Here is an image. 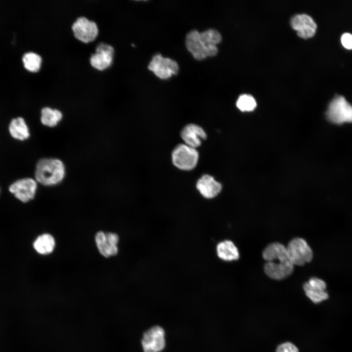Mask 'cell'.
Returning a JSON list of instances; mask_svg holds the SVG:
<instances>
[{
  "label": "cell",
  "instance_id": "obj_1",
  "mask_svg": "<svg viewBox=\"0 0 352 352\" xmlns=\"http://www.w3.org/2000/svg\"><path fill=\"white\" fill-rule=\"evenodd\" d=\"M263 257L266 261L264 272L273 279H285L293 271L294 265L288 256L286 247L279 242L268 244L263 252Z\"/></svg>",
  "mask_w": 352,
  "mask_h": 352
},
{
  "label": "cell",
  "instance_id": "obj_2",
  "mask_svg": "<svg viewBox=\"0 0 352 352\" xmlns=\"http://www.w3.org/2000/svg\"><path fill=\"white\" fill-rule=\"evenodd\" d=\"M221 40L220 34L215 29H209L200 33L194 30L186 35L185 44L195 59L201 60L217 54L218 49L216 45Z\"/></svg>",
  "mask_w": 352,
  "mask_h": 352
},
{
  "label": "cell",
  "instance_id": "obj_3",
  "mask_svg": "<svg viewBox=\"0 0 352 352\" xmlns=\"http://www.w3.org/2000/svg\"><path fill=\"white\" fill-rule=\"evenodd\" d=\"M66 175L64 163L56 158H44L37 163L35 170L36 180L46 186H52L61 183Z\"/></svg>",
  "mask_w": 352,
  "mask_h": 352
},
{
  "label": "cell",
  "instance_id": "obj_4",
  "mask_svg": "<svg viewBox=\"0 0 352 352\" xmlns=\"http://www.w3.org/2000/svg\"><path fill=\"white\" fill-rule=\"evenodd\" d=\"M326 117L330 122L335 125L352 123V105L344 96L335 95L329 104Z\"/></svg>",
  "mask_w": 352,
  "mask_h": 352
},
{
  "label": "cell",
  "instance_id": "obj_5",
  "mask_svg": "<svg viewBox=\"0 0 352 352\" xmlns=\"http://www.w3.org/2000/svg\"><path fill=\"white\" fill-rule=\"evenodd\" d=\"M74 38L78 41L87 44L93 42L99 35V27L95 21L81 16L77 18L71 25Z\"/></svg>",
  "mask_w": 352,
  "mask_h": 352
},
{
  "label": "cell",
  "instance_id": "obj_6",
  "mask_svg": "<svg viewBox=\"0 0 352 352\" xmlns=\"http://www.w3.org/2000/svg\"><path fill=\"white\" fill-rule=\"evenodd\" d=\"M114 55L113 45L105 42L99 43L94 48V52L90 55V66L96 70L104 71L112 66Z\"/></svg>",
  "mask_w": 352,
  "mask_h": 352
},
{
  "label": "cell",
  "instance_id": "obj_7",
  "mask_svg": "<svg viewBox=\"0 0 352 352\" xmlns=\"http://www.w3.org/2000/svg\"><path fill=\"white\" fill-rule=\"evenodd\" d=\"M198 153L197 150L185 144L177 145L172 154V161L177 168L189 171L195 168L198 160Z\"/></svg>",
  "mask_w": 352,
  "mask_h": 352
},
{
  "label": "cell",
  "instance_id": "obj_8",
  "mask_svg": "<svg viewBox=\"0 0 352 352\" xmlns=\"http://www.w3.org/2000/svg\"><path fill=\"white\" fill-rule=\"evenodd\" d=\"M286 248L288 256L294 265H303L310 262L313 258L311 248L302 238L293 239L289 242Z\"/></svg>",
  "mask_w": 352,
  "mask_h": 352
},
{
  "label": "cell",
  "instance_id": "obj_9",
  "mask_svg": "<svg viewBox=\"0 0 352 352\" xmlns=\"http://www.w3.org/2000/svg\"><path fill=\"white\" fill-rule=\"evenodd\" d=\"M165 345V332L161 327L154 326L143 333L141 346L144 352H161Z\"/></svg>",
  "mask_w": 352,
  "mask_h": 352
},
{
  "label": "cell",
  "instance_id": "obj_10",
  "mask_svg": "<svg viewBox=\"0 0 352 352\" xmlns=\"http://www.w3.org/2000/svg\"><path fill=\"white\" fill-rule=\"evenodd\" d=\"M148 68L158 78L167 79L173 75H176L179 70L177 62L168 58H164L160 54L153 56Z\"/></svg>",
  "mask_w": 352,
  "mask_h": 352
},
{
  "label": "cell",
  "instance_id": "obj_11",
  "mask_svg": "<svg viewBox=\"0 0 352 352\" xmlns=\"http://www.w3.org/2000/svg\"><path fill=\"white\" fill-rule=\"evenodd\" d=\"M94 240L99 252L103 257L109 258L117 255L119 242L117 234L100 231L96 233Z\"/></svg>",
  "mask_w": 352,
  "mask_h": 352
},
{
  "label": "cell",
  "instance_id": "obj_12",
  "mask_svg": "<svg viewBox=\"0 0 352 352\" xmlns=\"http://www.w3.org/2000/svg\"><path fill=\"white\" fill-rule=\"evenodd\" d=\"M37 188V182L31 178L19 179L9 187L10 192L23 202H27L34 198Z\"/></svg>",
  "mask_w": 352,
  "mask_h": 352
},
{
  "label": "cell",
  "instance_id": "obj_13",
  "mask_svg": "<svg viewBox=\"0 0 352 352\" xmlns=\"http://www.w3.org/2000/svg\"><path fill=\"white\" fill-rule=\"evenodd\" d=\"M290 24L296 31L298 36L303 39L313 37L317 28L316 24L313 19L305 14L294 16L290 20Z\"/></svg>",
  "mask_w": 352,
  "mask_h": 352
},
{
  "label": "cell",
  "instance_id": "obj_14",
  "mask_svg": "<svg viewBox=\"0 0 352 352\" xmlns=\"http://www.w3.org/2000/svg\"><path fill=\"white\" fill-rule=\"evenodd\" d=\"M180 136L185 144L195 149L199 147L202 141L207 137L204 130L195 124H189L184 126L181 131Z\"/></svg>",
  "mask_w": 352,
  "mask_h": 352
},
{
  "label": "cell",
  "instance_id": "obj_15",
  "mask_svg": "<svg viewBox=\"0 0 352 352\" xmlns=\"http://www.w3.org/2000/svg\"><path fill=\"white\" fill-rule=\"evenodd\" d=\"M196 187L200 194L206 199H212L221 192L222 186L209 175H203L197 181Z\"/></svg>",
  "mask_w": 352,
  "mask_h": 352
},
{
  "label": "cell",
  "instance_id": "obj_16",
  "mask_svg": "<svg viewBox=\"0 0 352 352\" xmlns=\"http://www.w3.org/2000/svg\"><path fill=\"white\" fill-rule=\"evenodd\" d=\"M216 250L218 258L224 261H235L239 258L238 248L230 240H224L219 242L216 245Z\"/></svg>",
  "mask_w": 352,
  "mask_h": 352
},
{
  "label": "cell",
  "instance_id": "obj_17",
  "mask_svg": "<svg viewBox=\"0 0 352 352\" xmlns=\"http://www.w3.org/2000/svg\"><path fill=\"white\" fill-rule=\"evenodd\" d=\"M55 246L56 242L54 238L48 233H44L39 236L33 243V247L36 251L43 255L52 253Z\"/></svg>",
  "mask_w": 352,
  "mask_h": 352
},
{
  "label": "cell",
  "instance_id": "obj_18",
  "mask_svg": "<svg viewBox=\"0 0 352 352\" xmlns=\"http://www.w3.org/2000/svg\"><path fill=\"white\" fill-rule=\"evenodd\" d=\"M9 131L13 137L20 140H25L30 135L28 128L24 119L21 117L11 120Z\"/></svg>",
  "mask_w": 352,
  "mask_h": 352
},
{
  "label": "cell",
  "instance_id": "obj_19",
  "mask_svg": "<svg viewBox=\"0 0 352 352\" xmlns=\"http://www.w3.org/2000/svg\"><path fill=\"white\" fill-rule=\"evenodd\" d=\"M41 114L42 123L48 127H55L63 118V113L61 110L48 107L43 108Z\"/></svg>",
  "mask_w": 352,
  "mask_h": 352
},
{
  "label": "cell",
  "instance_id": "obj_20",
  "mask_svg": "<svg viewBox=\"0 0 352 352\" xmlns=\"http://www.w3.org/2000/svg\"><path fill=\"white\" fill-rule=\"evenodd\" d=\"M303 289L306 295L315 304L320 303L329 298L325 290L308 282L304 283Z\"/></svg>",
  "mask_w": 352,
  "mask_h": 352
},
{
  "label": "cell",
  "instance_id": "obj_21",
  "mask_svg": "<svg viewBox=\"0 0 352 352\" xmlns=\"http://www.w3.org/2000/svg\"><path fill=\"white\" fill-rule=\"evenodd\" d=\"M22 60L24 67L28 71L37 72L41 68L42 64V58L38 53L29 51L25 53Z\"/></svg>",
  "mask_w": 352,
  "mask_h": 352
},
{
  "label": "cell",
  "instance_id": "obj_22",
  "mask_svg": "<svg viewBox=\"0 0 352 352\" xmlns=\"http://www.w3.org/2000/svg\"><path fill=\"white\" fill-rule=\"evenodd\" d=\"M236 105L242 111H251L257 106L256 102L253 96L249 94H242L238 98Z\"/></svg>",
  "mask_w": 352,
  "mask_h": 352
},
{
  "label": "cell",
  "instance_id": "obj_23",
  "mask_svg": "<svg viewBox=\"0 0 352 352\" xmlns=\"http://www.w3.org/2000/svg\"><path fill=\"white\" fill-rule=\"evenodd\" d=\"M276 352H299V350L293 344L287 342L279 345Z\"/></svg>",
  "mask_w": 352,
  "mask_h": 352
},
{
  "label": "cell",
  "instance_id": "obj_24",
  "mask_svg": "<svg viewBox=\"0 0 352 352\" xmlns=\"http://www.w3.org/2000/svg\"><path fill=\"white\" fill-rule=\"evenodd\" d=\"M343 46L348 49H352V35L349 33H344L341 38Z\"/></svg>",
  "mask_w": 352,
  "mask_h": 352
}]
</instances>
